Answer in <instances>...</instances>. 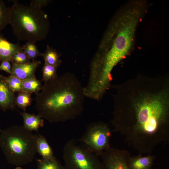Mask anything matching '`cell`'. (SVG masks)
<instances>
[{"label":"cell","mask_w":169,"mask_h":169,"mask_svg":"<svg viewBox=\"0 0 169 169\" xmlns=\"http://www.w3.org/2000/svg\"><path fill=\"white\" fill-rule=\"evenodd\" d=\"M15 93L9 87L4 79L3 76L0 75V108L3 111L13 110L15 108Z\"/></svg>","instance_id":"9c48e42d"},{"label":"cell","mask_w":169,"mask_h":169,"mask_svg":"<svg viewBox=\"0 0 169 169\" xmlns=\"http://www.w3.org/2000/svg\"><path fill=\"white\" fill-rule=\"evenodd\" d=\"M63 159L65 169H105L98 156L76 139L69 140L64 145Z\"/></svg>","instance_id":"5b68a950"},{"label":"cell","mask_w":169,"mask_h":169,"mask_svg":"<svg viewBox=\"0 0 169 169\" xmlns=\"http://www.w3.org/2000/svg\"><path fill=\"white\" fill-rule=\"evenodd\" d=\"M5 81L14 93L22 91V80L16 76L10 75L8 77L3 76Z\"/></svg>","instance_id":"44dd1931"},{"label":"cell","mask_w":169,"mask_h":169,"mask_svg":"<svg viewBox=\"0 0 169 169\" xmlns=\"http://www.w3.org/2000/svg\"><path fill=\"white\" fill-rule=\"evenodd\" d=\"M58 67L44 63L42 69V79L44 82L54 79L58 76L57 70Z\"/></svg>","instance_id":"ffe728a7"},{"label":"cell","mask_w":169,"mask_h":169,"mask_svg":"<svg viewBox=\"0 0 169 169\" xmlns=\"http://www.w3.org/2000/svg\"></svg>","instance_id":"4316f807"},{"label":"cell","mask_w":169,"mask_h":169,"mask_svg":"<svg viewBox=\"0 0 169 169\" xmlns=\"http://www.w3.org/2000/svg\"><path fill=\"white\" fill-rule=\"evenodd\" d=\"M41 56L43 57L44 63L52 66L59 67L62 62L61 54L48 45H47L45 52L41 53Z\"/></svg>","instance_id":"4fadbf2b"},{"label":"cell","mask_w":169,"mask_h":169,"mask_svg":"<svg viewBox=\"0 0 169 169\" xmlns=\"http://www.w3.org/2000/svg\"><path fill=\"white\" fill-rule=\"evenodd\" d=\"M11 61L8 60H4L2 61L0 65V70H3L10 74L12 68V65Z\"/></svg>","instance_id":"603a6c76"},{"label":"cell","mask_w":169,"mask_h":169,"mask_svg":"<svg viewBox=\"0 0 169 169\" xmlns=\"http://www.w3.org/2000/svg\"><path fill=\"white\" fill-rule=\"evenodd\" d=\"M22 48L23 52L32 60L41 55V53L39 52L35 42L27 41Z\"/></svg>","instance_id":"d6986e66"},{"label":"cell","mask_w":169,"mask_h":169,"mask_svg":"<svg viewBox=\"0 0 169 169\" xmlns=\"http://www.w3.org/2000/svg\"><path fill=\"white\" fill-rule=\"evenodd\" d=\"M36 95L38 115L50 123L74 120L84 109V87L71 72L44 82L41 92Z\"/></svg>","instance_id":"7a4b0ae2"},{"label":"cell","mask_w":169,"mask_h":169,"mask_svg":"<svg viewBox=\"0 0 169 169\" xmlns=\"http://www.w3.org/2000/svg\"><path fill=\"white\" fill-rule=\"evenodd\" d=\"M2 130L1 129L0 126V132Z\"/></svg>","instance_id":"484cf974"},{"label":"cell","mask_w":169,"mask_h":169,"mask_svg":"<svg viewBox=\"0 0 169 169\" xmlns=\"http://www.w3.org/2000/svg\"><path fill=\"white\" fill-rule=\"evenodd\" d=\"M36 169H65L54 156L50 159L42 158L36 160Z\"/></svg>","instance_id":"9a60e30c"},{"label":"cell","mask_w":169,"mask_h":169,"mask_svg":"<svg viewBox=\"0 0 169 169\" xmlns=\"http://www.w3.org/2000/svg\"><path fill=\"white\" fill-rule=\"evenodd\" d=\"M49 2V1L48 0H32L30 1V3L42 8L43 7L46 6Z\"/></svg>","instance_id":"cb8c5ba5"},{"label":"cell","mask_w":169,"mask_h":169,"mask_svg":"<svg viewBox=\"0 0 169 169\" xmlns=\"http://www.w3.org/2000/svg\"><path fill=\"white\" fill-rule=\"evenodd\" d=\"M36 148L37 152H38L43 158L50 159L54 156L52 148L43 135L39 134L38 136Z\"/></svg>","instance_id":"5bb4252c"},{"label":"cell","mask_w":169,"mask_h":169,"mask_svg":"<svg viewBox=\"0 0 169 169\" xmlns=\"http://www.w3.org/2000/svg\"><path fill=\"white\" fill-rule=\"evenodd\" d=\"M153 161V157L150 156L129 157L128 167L129 169H151Z\"/></svg>","instance_id":"7c38bea8"},{"label":"cell","mask_w":169,"mask_h":169,"mask_svg":"<svg viewBox=\"0 0 169 169\" xmlns=\"http://www.w3.org/2000/svg\"><path fill=\"white\" fill-rule=\"evenodd\" d=\"M31 94L23 91L18 92L15 97V106L22 109L23 111H25L26 108L31 105L33 100Z\"/></svg>","instance_id":"e0dca14e"},{"label":"cell","mask_w":169,"mask_h":169,"mask_svg":"<svg viewBox=\"0 0 169 169\" xmlns=\"http://www.w3.org/2000/svg\"><path fill=\"white\" fill-rule=\"evenodd\" d=\"M23 119V126L30 131H35L38 132V129L44 125V121L39 115L19 112Z\"/></svg>","instance_id":"8fae6325"},{"label":"cell","mask_w":169,"mask_h":169,"mask_svg":"<svg viewBox=\"0 0 169 169\" xmlns=\"http://www.w3.org/2000/svg\"><path fill=\"white\" fill-rule=\"evenodd\" d=\"M42 87L41 82L36 77L22 80L23 91L31 94L35 93L36 94L41 90Z\"/></svg>","instance_id":"2e32d148"},{"label":"cell","mask_w":169,"mask_h":169,"mask_svg":"<svg viewBox=\"0 0 169 169\" xmlns=\"http://www.w3.org/2000/svg\"><path fill=\"white\" fill-rule=\"evenodd\" d=\"M114 110L111 121L140 151H147L168 138L169 76L139 74L112 85Z\"/></svg>","instance_id":"6da1fadb"},{"label":"cell","mask_w":169,"mask_h":169,"mask_svg":"<svg viewBox=\"0 0 169 169\" xmlns=\"http://www.w3.org/2000/svg\"><path fill=\"white\" fill-rule=\"evenodd\" d=\"M105 169H129L126 152L110 146L100 155Z\"/></svg>","instance_id":"52a82bcc"},{"label":"cell","mask_w":169,"mask_h":169,"mask_svg":"<svg viewBox=\"0 0 169 169\" xmlns=\"http://www.w3.org/2000/svg\"><path fill=\"white\" fill-rule=\"evenodd\" d=\"M111 135V130L107 124L95 122L87 127L84 134L79 140L89 150L99 156L110 146Z\"/></svg>","instance_id":"8992f818"},{"label":"cell","mask_w":169,"mask_h":169,"mask_svg":"<svg viewBox=\"0 0 169 169\" xmlns=\"http://www.w3.org/2000/svg\"><path fill=\"white\" fill-rule=\"evenodd\" d=\"M15 169H22L20 166H17Z\"/></svg>","instance_id":"d4e9b609"},{"label":"cell","mask_w":169,"mask_h":169,"mask_svg":"<svg viewBox=\"0 0 169 169\" xmlns=\"http://www.w3.org/2000/svg\"><path fill=\"white\" fill-rule=\"evenodd\" d=\"M22 51V46L19 44H13L7 40L0 34V58L1 61H11L13 55L15 53Z\"/></svg>","instance_id":"30bf717a"},{"label":"cell","mask_w":169,"mask_h":169,"mask_svg":"<svg viewBox=\"0 0 169 169\" xmlns=\"http://www.w3.org/2000/svg\"><path fill=\"white\" fill-rule=\"evenodd\" d=\"M10 16V7H7L4 2L0 0V34L6 26L9 24Z\"/></svg>","instance_id":"ac0fdd59"},{"label":"cell","mask_w":169,"mask_h":169,"mask_svg":"<svg viewBox=\"0 0 169 169\" xmlns=\"http://www.w3.org/2000/svg\"><path fill=\"white\" fill-rule=\"evenodd\" d=\"M12 63V70L10 75L16 76L23 80L35 77V71L41 64V62L34 59L23 64Z\"/></svg>","instance_id":"ba28073f"},{"label":"cell","mask_w":169,"mask_h":169,"mask_svg":"<svg viewBox=\"0 0 169 169\" xmlns=\"http://www.w3.org/2000/svg\"><path fill=\"white\" fill-rule=\"evenodd\" d=\"M30 60L22 50L14 54L11 58V62L20 64L29 62Z\"/></svg>","instance_id":"7402d4cb"},{"label":"cell","mask_w":169,"mask_h":169,"mask_svg":"<svg viewBox=\"0 0 169 169\" xmlns=\"http://www.w3.org/2000/svg\"><path fill=\"white\" fill-rule=\"evenodd\" d=\"M38 136L23 126L15 125L2 130L0 147L7 161L17 166L32 162L37 152Z\"/></svg>","instance_id":"277c9868"},{"label":"cell","mask_w":169,"mask_h":169,"mask_svg":"<svg viewBox=\"0 0 169 169\" xmlns=\"http://www.w3.org/2000/svg\"><path fill=\"white\" fill-rule=\"evenodd\" d=\"M12 1L9 24L18 42L36 43L45 39L49 24L47 15L42 8L30 3L29 6H25L16 0Z\"/></svg>","instance_id":"3957f363"}]
</instances>
